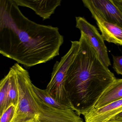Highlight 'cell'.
<instances>
[{"mask_svg":"<svg viewBox=\"0 0 122 122\" xmlns=\"http://www.w3.org/2000/svg\"><path fill=\"white\" fill-rule=\"evenodd\" d=\"M64 37L57 27L26 17L14 0H0V54L26 68L59 55Z\"/></svg>","mask_w":122,"mask_h":122,"instance_id":"1","label":"cell"},{"mask_svg":"<svg viewBox=\"0 0 122 122\" xmlns=\"http://www.w3.org/2000/svg\"><path fill=\"white\" fill-rule=\"evenodd\" d=\"M79 42V49L68 68L65 84L72 110L80 116L94 107L117 79L100 61L83 33Z\"/></svg>","mask_w":122,"mask_h":122,"instance_id":"2","label":"cell"},{"mask_svg":"<svg viewBox=\"0 0 122 122\" xmlns=\"http://www.w3.org/2000/svg\"><path fill=\"white\" fill-rule=\"evenodd\" d=\"M18 99L15 112L11 122H32L38 116L36 104L33 95L29 73L18 63H16Z\"/></svg>","mask_w":122,"mask_h":122,"instance_id":"3","label":"cell"},{"mask_svg":"<svg viewBox=\"0 0 122 122\" xmlns=\"http://www.w3.org/2000/svg\"><path fill=\"white\" fill-rule=\"evenodd\" d=\"M71 46L67 53L54 66L51 79L46 90L57 101L72 110L65 87L66 74L80 47L79 41H71Z\"/></svg>","mask_w":122,"mask_h":122,"instance_id":"4","label":"cell"},{"mask_svg":"<svg viewBox=\"0 0 122 122\" xmlns=\"http://www.w3.org/2000/svg\"><path fill=\"white\" fill-rule=\"evenodd\" d=\"M33 92L38 110L39 122H83L80 116L73 110L52 106L41 100L33 90Z\"/></svg>","mask_w":122,"mask_h":122,"instance_id":"5","label":"cell"},{"mask_svg":"<svg viewBox=\"0 0 122 122\" xmlns=\"http://www.w3.org/2000/svg\"><path fill=\"white\" fill-rule=\"evenodd\" d=\"M76 27L86 37L89 43L97 52L102 64L109 68L111 65L107 48L101 34L97 28L88 22L84 18L75 17Z\"/></svg>","mask_w":122,"mask_h":122,"instance_id":"6","label":"cell"},{"mask_svg":"<svg viewBox=\"0 0 122 122\" xmlns=\"http://www.w3.org/2000/svg\"><path fill=\"white\" fill-rule=\"evenodd\" d=\"M86 8L95 11L103 19L122 28V11L112 0H83Z\"/></svg>","mask_w":122,"mask_h":122,"instance_id":"7","label":"cell"},{"mask_svg":"<svg viewBox=\"0 0 122 122\" xmlns=\"http://www.w3.org/2000/svg\"><path fill=\"white\" fill-rule=\"evenodd\" d=\"M122 111V99L100 108L93 107L83 115L85 122H106Z\"/></svg>","mask_w":122,"mask_h":122,"instance_id":"8","label":"cell"},{"mask_svg":"<svg viewBox=\"0 0 122 122\" xmlns=\"http://www.w3.org/2000/svg\"><path fill=\"white\" fill-rule=\"evenodd\" d=\"M88 9L96 21L104 41L122 46V28L105 21L92 9Z\"/></svg>","mask_w":122,"mask_h":122,"instance_id":"9","label":"cell"},{"mask_svg":"<svg viewBox=\"0 0 122 122\" xmlns=\"http://www.w3.org/2000/svg\"><path fill=\"white\" fill-rule=\"evenodd\" d=\"M19 6L27 7L34 11L43 21L50 19L55 10L61 5V0H14Z\"/></svg>","mask_w":122,"mask_h":122,"instance_id":"10","label":"cell"},{"mask_svg":"<svg viewBox=\"0 0 122 122\" xmlns=\"http://www.w3.org/2000/svg\"><path fill=\"white\" fill-rule=\"evenodd\" d=\"M122 99V79H116L101 95L94 107L99 108Z\"/></svg>","mask_w":122,"mask_h":122,"instance_id":"11","label":"cell"},{"mask_svg":"<svg viewBox=\"0 0 122 122\" xmlns=\"http://www.w3.org/2000/svg\"><path fill=\"white\" fill-rule=\"evenodd\" d=\"M8 74L9 82L5 111L11 105L16 107L18 104V90L15 64L10 68Z\"/></svg>","mask_w":122,"mask_h":122,"instance_id":"12","label":"cell"},{"mask_svg":"<svg viewBox=\"0 0 122 122\" xmlns=\"http://www.w3.org/2000/svg\"><path fill=\"white\" fill-rule=\"evenodd\" d=\"M32 89L35 94L43 101L54 107L62 109H71L57 101L46 90H42L32 84Z\"/></svg>","mask_w":122,"mask_h":122,"instance_id":"13","label":"cell"},{"mask_svg":"<svg viewBox=\"0 0 122 122\" xmlns=\"http://www.w3.org/2000/svg\"><path fill=\"white\" fill-rule=\"evenodd\" d=\"M9 82V76L7 74L0 81V117L5 111Z\"/></svg>","mask_w":122,"mask_h":122,"instance_id":"14","label":"cell"},{"mask_svg":"<svg viewBox=\"0 0 122 122\" xmlns=\"http://www.w3.org/2000/svg\"><path fill=\"white\" fill-rule=\"evenodd\" d=\"M16 107L13 105L9 106L4 112L0 117V122H11L15 112Z\"/></svg>","mask_w":122,"mask_h":122,"instance_id":"15","label":"cell"},{"mask_svg":"<svg viewBox=\"0 0 122 122\" xmlns=\"http://www.w3.org/2000/svg\"><path fill=\"white\" fill-rule=\"evenodd\" d=\"M113 68L116 73L122 75V55L115 56L112 55Z\"/></svg>","mask_w":122,"mask_h":122,"instance_id":"16","label":"cell"},{"mask_svg":"<svg viewBox=\"0 0 122 122\" xmlns=\"http://www.w3.org/2000/svg\"><path fill=\"white\" fill-rule=\"evenodd\" d=\"M113 3L122 11V0H112Z\"/></svg>","mask_w":122,"mask_h":122,"instance_id":"17","label":"cell"},{"mask_svg":"<svg viewBox=\"0 0 122 122\" xmlns=\"http://www.w3.org/2000/svg\"><path fill=\"white\" fill-rule=\"evenodd\" d=\"M111 120H119V121H122V111L120 113H119L118 114L115 116L113 118H112Z\"/></svg>","mask_w":122,"mask_h":122,"instance_id":"18","label":"cell"},{"mask_svg":"<svg viewBox=\"0 0 122 122\" xmlns=\"http://www.w3.org/2000/svg\"><path fill=\"white\" fill-rule=\"evenodd\" d=\"M122 122V121H119V120H111L107 121V122Z\"/></svg>","mask_w":122,"mask_h":122,"instance_id":"19","label":"cell"},{"mask_svg":"<svg viewBox=\"0 0 122 122\" xmlns=\"http://www.w3.org/2000/svg\"><path fill=\"white\" fill-rule=\"evenodd\" d=\"M38 122V120H37V119H35V120H34L33 122Z\"/></svg>","mask_w":122,"mask_h":122,"instance_id":"20","label":"cell"}]
</instances>
